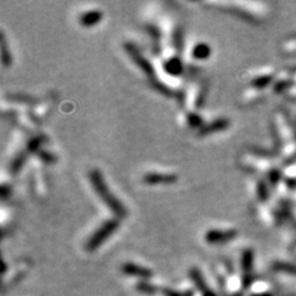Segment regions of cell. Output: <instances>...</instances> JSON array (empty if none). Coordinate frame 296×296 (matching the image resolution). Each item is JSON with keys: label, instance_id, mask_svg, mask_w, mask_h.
Masks as SVG:
<instances>
[{"label": "cell", "instance_id": "cell-1", "mask_svg": "<svg viewBox=\"0 0 296 296\" xmlns=\"http://www.w3.org/2000/svg\"><path fill=\"white\" fill-rule=\"evenodd\" d=\"M89 179H90L93 189L97 193L99 199H100L101 201L106 205V208L112 212L113 216L119 220L125 219V217L127 216L126 208H125V205L122 204L118 197L113 195L111 190L107 188L105 179H104L100 170L92 169L90 172H89Z\"/></svg>", "mask_w": 296, "mask_h": 296}, {"label": "cell", "instance_id": "cell-2", "mask_svg": "<svg viewBox=\"0 0 296 296\" xmlns=\"http://www.w3.org/2000/svg\"><path fill=\"white\" fill-rule=\"evenodd\" d=\"M274 131L275 137L279 142L280 147L285 143L296 140V126L291 119L286 116L283 111H278L274 118Z\"/></svg>", "mask_w": 296, "mask_h": 296}, {"label": "cell", "instance_id": "cell-3", "mask_svg": "<svg viewBox=\"0 0 296 296\" xmlns=\"http://www.w3.org/2000/svg\"><path fill=\"white\" fill-rule=\"evenodd\" d=\"M119 226H120V221H119V219H116V217L105 221L103 225L99 227L97 231L93 233L90 238L86 241L85 243L86 252H94V251H97L98 248L119 229Z\"/></svg>", "mask_w": 296, "mask_h": 296}, {"label": "cell", "instance_id": "cell-4", "mask_svg": "<svg viewBox=\"0 0 296 296\" xmlns=\"http://www.w3.org/2000/svg\"><path fill=\"white\" fill-rule=\"evenodd\" d=\"M124 49L126 51V53L128 56L132 58V61L134 62V64L141 70L143 73L146 74L148 78H154V67L152 65L151 62L146 58L145 56L142 55L141 51L137 49L133 43L126 42L124 44Z\"/></svg>", "mask_w": 296, "mask_h": 296}, {"label": "cell", "instance_id": "cell-5", "mask_svg": "<svg viewBox=\"0 0 296 296\" xmlns=\"http://www.w3.org/2000/svg\"><path fill=\"white\" fill-rule=\"evenodd\" d=\"M275 77H277V72H275L273 68L270 67L259 68V70H257L252 76H251L249 86L264 90L267 86L273 84Z\"/></svg>", "mask_w": 296, "mask_h": 296}, {"label": "cell", "instance_id": "cell-6", "mask_svg": "<svg viewBox=\"0 0 296 296\" xmlns=\"http://www.w3.org/2000/svg\"><path fill=\"white\" fill-rule=\"evenodd\" d=\"M238 235L237 230L235 229H211L205 233V241L210 244H222L235 240Z\"/></svg>", "mask_w": 296, "mask_h": 296}, {"label": "cell", "instance_id": "cell-7", "mask_svg": "<svg viewBox=\"0 0 296 296\" xmlns=\"http://www.w3.org/2000/svg\"><path fill=\"white\" fill-rule=\"evenodd\" d=\"M253 263H254V251L252 248H246L241 257V267L242 271H243L242 284H243L244 288H248V286L251 285V283H252Z\"/></svg>", "mask_w": 296, "mask_h": 296}, {"label": "cell", "instance_id": "cell-8", "mask_svg": "<svg viewBox=\"0 0 296 296\" xmlns=\"http://www.w3.org/2000/svg\"><path fill=\"white\" fill-rule=\"evenodd\" d=\"M257 215H258L259 220L267 226L279 225L283 221L280 219L279 215H278V212L275 211V209L269 206L267 202H264V204H259L258 202V205H257Z\"/></svg>", "mask_w": 296, "mask_h": 296}, {"label": "cell", "instance_id": "cell-9", "mask_svg": "<svg viewBox=\"0 0 296 296\" xmlns=\"http://www.w3.org/2000/svg\"><path fill=\"white\" fill-rule=\"evenodd\" d=\"M178 180V176L173 173L149 172L143 175L142 181L148 185H169L174 184Z\"/></svg>", "mask_w": 296, "mask_h": 296}, {"label": "cell", "instance_id": "cell-10", "mask_svg": "<svg viewBox=\"0 0 296 296\" xmlns=\"http://www.w3.org/2000/svg\"><path fill=\"white\" fill-rule=\"evenodd\" d=\"M121 271L125 275L139 278V279H141V280H149L152 277H153V271H152L151 269L143 267V265L136 264V263H132V262L124 263L121 267Z\"/></svg>", "mask_w": 296, "mask_h": 296}, {"label": "cell", "instance_id": "cell-11", "mask_svg": "<svg viewBox=\"0 0 296 296\" xmlns=\"http://www.w3.org/2000/svg\"><path fill=\"white\" fill-rule=\"evenodd\" d=\"M292 79H294V72L290 70H284L277 73V77L271 84L273 92L278 93V94H285L290 85L292 84Z\"/></svg>", "mask_w": 296, "mask_h": 296}, {"label": "cell", "instance_id": "cell-12", "mask_svg": "<svg viewBox=\"0 0 296 296\" xmlns=\"http://www.w3.org/2000/svg\"><path fill=\"white\" fill-rule=\"evenodd\" d=\"M163 70L172 77H178L183 73V62L179 55H168L164 58Z\"/></svg>", "mask_w": 296, "mask_h": 296}, {"label": "cell", "instance_id": "cell-13", "mask_svg": "<svg viewBox=\"0 0 296 296\" xmlns=\"http://www.w3.org/2000/svg\"><path fill=\"white\" fill-rule=\"evenodd\" d=\"M230 122L229 119L226 118H220L216 119V120L209 122V124H205L204 126L199 130V136H208V134H212L216 132H221V131H225L230 127Z\"/></svg>", "mask_w": 296, "mask_h": 296}, {"label": "cell", "instance_id": "cell-14", "mask_svg": "<svg viewBox=\"0 0 296 296\" xmlns=\"http://www.w3.org/2000/svg\"><path fill=\"white\" fill-rule=\"evenodd\" d=\"M264 97H265L264 90L249 86V88L246 89V90L243 92V94L241 95V104L243 106L256 105V104L261 103L263 99H264Z\"/></svg>", "mask_w": 296, "mask_h": 296}, {"label": "cell", "instance_id": "cell-15", "mask_svg": "<svg viewBox=\"0 0 296 296\" xmlns=\"http://www.w3.org/2000/svg\"><path fill=\"white\" fill-rule=\"evenodd\" d=\"M101 19H103V11L93 9V10L84 11L79 15V24L83 28H93V26L98 25Z\"/></svg>", "mask_w": 296, "mask_h": 296}, {"label": "cell", "instance_id": "cell-16", "mask_svg": "<svg viewBox=\"0 0 296 296\" xmlns=\"http://www.w3.org/2000/svg\"><path fill=\"white\" fill-rule=\"evenodd\" d=\"M279 158L286 166L296 162V140L285 143L279 148Z\"/></svg>", "mask_w": 296, "mask_h": 296}, {"label": "cell", "instance_id": "cell-17", "mask_svg": "<svg viewBox=\"0 0 296 296\" xmlns=\"http://www.w3.org/2000/svg\"><path fill=\"white\" fill-rule=\"evenodd\" d=\"M269 188H270V185L265 180V178H259L254 184L256 199L259 204H264L269 200Z\"/></svg>", "mask_w": 296, "mask_h": 296}, {"label": "cell", "instance_id": "cell-18", "mask_svg": "<svg viewBox=\"0 0 296 296\" xmlns=\"http://www.w3.org/2000/svg\"><path fill=\"white\" fill-rule=\"evenodd\" d=\"M189 275H190V279L191 282L194 283V285L196 286V289L199 290L200 292H204L205 290L209 289V285L206 284L204 277H202L201 271L199 270L197 268H191L190 271H189Z\"/></svg>", "mask_w": 296, "mask_h": 296}, {"label": "cell", "instance_id": "cell-19", "mask_svg": "<svg viewBox=\"0 0 296 296\" xmlns=\"http://www.w3.org/2000/svg\"><path fill=\"white\" fill-rule=\"evenodd\" d=\"M211 55V49L208 43L199 42L194 46L193 51H191V56L195 58L196 61H202V59L209 58Z\"/></svg>", "mask_w": 296, "mask_h": 296}, {"label": "cell", "instance_id": "cell-20", "mask_svg": "<svg viewBox=\"0 0 296 296\" xmlns=\"http://www.w3.org/2000/svg\"><path fill=\"white\" fill-rule=\"evenodd\" d=\"M28 154L29 153L26 152V149H25V151L17 153L13 158V160H11L10 166H9V170H10L13 174H16V173H19L20 170H21L24 164H25V162H26V160H28Z\"/></svg>", "mask_w": 296, "mask_h": 296}, {"label": "cell", "instance_id": "cell-21", "mask_svg": "<svg viewBox=\"0 0 296 296\" xmlns=\"http://www.w3.org/2000/svg\"><path fill=\"white\" fill-rule=\"evenodd\" d=\"M151 85L153 86V89H155L158 93H161V94L164 95V97H173V95H174V92H173L172 89L166 84V83H163L162 80L152 78Z\"/></svg>", "mask_w": 296, "mask_h": 296}, {"label": "cell", "instance_id": "cell-22", "mask_svg": "<svg viewBox=\"0 0 296 296\" xmlns=\"http://www.w3.org/2000/svg\"><path fill=\"white\" fill-rule=\"evenodd\" d=\"M136 290L140 291L141 294L145 295H153L158 291V288L153 284H151L148 280H141L136 284Z\"/></svg>", "mask_w": 296, "mask_h": 296}, {"label": "cell", "instance_id": "cell-23", "mask_svg": "<svg viewBox=\"0 0 296 296\" xmlns=\"http://www.w3.org/2000/svg\"><path fill=\"white\" fill-rule=\"evenodd\" d=\"M187 124L189 125L190 127H194V128H201L204 126V121H202V118L199 115L197 112H194V111H189L187 112Z\"/></svg>", "mask_w": 296, "mask_h": 296}, {"label": "cell", "instance_id": "cell-24", "mask_svg": "<svg viewBox=\"0 0 296 296\" xmlns=\"http://www.w3.org/2000/svg\"><path fill=\"white\" fill-rule=\"evenodd\" d=\"M2 61L4 67H9V65H11V63H13V57H11V53L9 52L7 42H5L4 34H3V32H2Z\"/></svg>", "mask_w": 296, "mask_h": 296}, {"label": "cell", "instance_id": "cell-25", "mask_svg": "<svg viewBox=\"0 0 296 296\" xmlns=\"http://www.w3.org/2000/svg\"><path fill=\"white\" fill-rule=\"evenodd\" d=\"M273 268L275 270L279 271H286V273L296 274V265L291 264V263H285V262H275L273 264Z\"/></svg>", "mask_w": 296, "mask_h": 296}, {"label": "cell", "instance_id": "cell-26", "mask_svg": "<svg viewBox=\"0 0 296 296\" xmlns=\"http://www.w3.org/2000/svg\"><path fill=\"white\" fill-rule=\"evenodd\" d=\"M282 51L285 55H296V37L291 38V40L285 41L282 46Z\"/></svg>", "mask_w": 296, "mask_h": 296}, {"label": "cell", "instance_id": "cell-27", "mask_svg": "<svg viewBox=\"0 0 296 296\" xmlns=\"http://www.w3.org/2000/svg\"><path fill=\"white\" fill-rule=\"evenodd\" d=\"M38 160L40 161H42L43 163H46V164H52V163H55L56 161H57V157L53 153H51V152H47V151H43V149H41L40 152H38Z\"/></svg>", "mask_w": 296, "mask_h": 296}, {"label": "cell", "instance_id": "cell-28", "mask_svg": "<svg viewBox=\"0 0 296 296\" xmlns=\"http://www.w3.org/2000/svg\"><path fill=\"white\" fill-rule=\"evenodd\" d=\"M163 292L166 296H183V292H178L172 289H164Z\"/></svg>", "mask_w": 296, "mask_h": 296}, {"label": "cell", "instance_id": "cell-29", "mask_svg": "<svg viewBox=\"0 0 296 296\" xmlns=\"http://www.w3.org/2000/svg\"><path fill=\"white\" fill-rule=\"evenodd\" d=\"M201 295H202V296H216V294H215V292L212 291V290H211L210 288H209L208 290H205V291L202 292Z\"/></svg>", "mask_w": 296, "mask_h": 296}, {"label": "cell", "instance_id": "cell-30", "mask_svg": "<svg viewBox=\"0 0 296 296\" xmlns=\"http://www.w3.org/2000/svg\"><path fill=\"white\" fill-rule=\"evenodd\" d=\"M252 296H271V295L268 294V292H262V294H254Z\"/></svg>", "mask_w": 296, "mask_h": 296}]
</instances>
